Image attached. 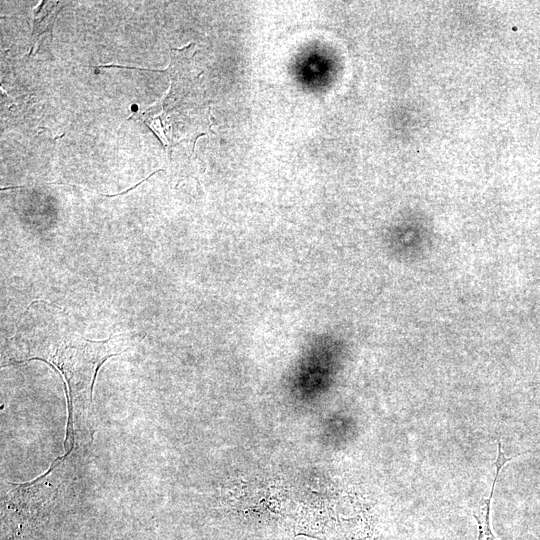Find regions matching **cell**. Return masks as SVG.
I'll return each instance as SVG.
<instances>
[{
  "label": "cell",
  "instance_id": "1",
  "mask_svg": "<svg viewBox=\"0 0 540 540\" xmlns=\"http://www.w3.org/2000/svg\"><path fill=\"white\" fill-rule=\"evenodd\" d=\"M139 333L118 334L93 341L73 332L35 337L20 336L21 362L42 360L56 367L68 386L69 440L74 447L87 443L91 434L92 390L97 371L109 357L118 355L142 340Z\"/></svg>",
  "mask_w": 540,
  "mask_h": 540
},
{
  "label": "cell",
  "instance_id": "2",
  "mask_svg": "<svg viewBox=\"0 0 540 540\" xmlns=\"http://www.w3.org/2000/svg\"><path fill=\"white\" fill-rule=\"evenodd\" d=\"M511 458L506 457L502 451L501 443L498 442V457L496 460V474L493 481L490 496L483 500L473 511V516L478 524V540H497L490 525V500L493 495L495 483L500 469Z\"/></svg>",
  "mask_w": 540,
  "mask_h": 540
}]
</instances>
